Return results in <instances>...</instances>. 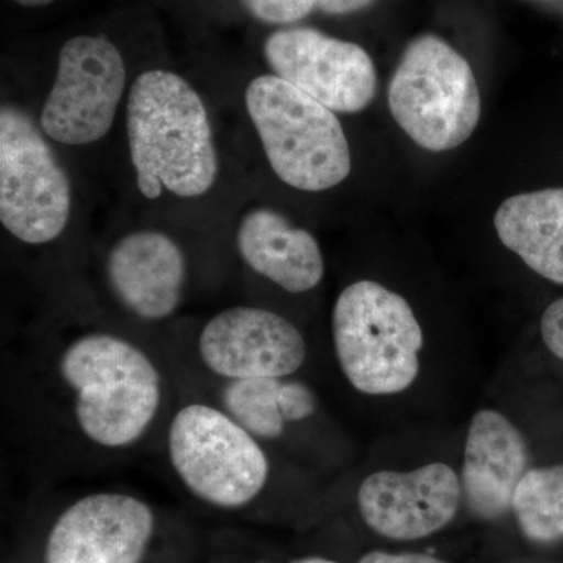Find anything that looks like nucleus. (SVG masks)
Segmentation results:
<instances>
[{"instance_id": "nucleus-24", "label": "nucleus", "mask_w": 563, "mask_h": 563, "mask_svg": "<svg viewBox=\"0 0 563 563\" xmlns=\"http://www.w3.org/2000/svg\"><path fill=\"white\" fill-rule=\"evenodd\" d=\"M290 563H339L331 559L320 558V555H309V558L295 559Z\"/></svg>"}, {"instance_id": "nucleus-13", "label": "nucleus", "mask_w": 563, "mask_h": 563, "mask_svg": "<svg viewBox=\"0 0 563 563\" xmlns=\"http://www.w3.org/2000/svg\"><path fill=\"white\" fill-rule=\"evenodd\" d=\"M529 463L531 453L521 429L495 407L476 410L466 429L461 468L463 503L474 517L484 521L506 517Z\"/></svg>"}, {"instance_id": "nucleus-6", "label": "nucleus", "mask_w": 563, "mask_h": 563, "mask_svg": "<svg viewBox=\"0 0 563 563\" xmlns=\"http://www.w3.org/2000/svg\"><path fill=\"white\" fill-rule=\"evenodd\" d=\"M388 106L399 128L431 152L462 146L483 111L472 66L433 35L407 46L388 87Z\"/></svg>"}, {"instance_id": "nucleus-1", "label": "nucleus", "mask_w": 563, "mask_h": 563, "mask_svg": "<svg viewBox=\"0 0 563 563\" xmlns=\"http://www.w3.org/2000/svg\"><path fill=\"white\" fill-rule=\"evenodd\" d=\"M55 376L74 428L98 450H131L161 417V368L125 336L103 331L77 335L58 352Z\"/></svg>"}, {"instance_id": "nucleus-10", "label": "nucleus", "mask_w": 563, "mask_h": 563, "mask_svg": "<svg viewBox=\"0 0 563 563\" xmlns=\"http://www.w3.org/2000/svg\"><path fill=\"white\" fill-rule=\"evenodd\" d=\"M265 57L277 77L335 113H357L376 95L377 74L368 52L314 29L273 33Z\"/></svg>"}, {"instance_id": "nucleus-21", "label": "nucleus", "mask_w": 563, "mask_h": 563, "mask_svg": "<svg viewBox=\"0 0 563 563\" xmlns=\"http://www.w3.org/2000/svg\"><path fill=\"white\" fill-rule=\"evenodd\" d=\"M358 563H450L433 555L421 553H387V551H369L363 554Z\"/></svg>"}, {"instance_id": "nucleus-7", "label": "nucleus", "mask_w": 563, "mask_h": 563, "mask_svg": "<svg viewBox=\"0 0 563 563\" xmlns=\"http://www.w3.org/2000/svg\"><path fill=\"white\" fill-rule=\"evenodd\" d=\"M73 209L68 174L31 118L0 111V221L20 242L47 244L65 232Z\"/></svg>"}, {"instance_id": "nucleus-8", "label": "nucleus", "mask_w": 563, "mask_h": 563, "mask_svg": "<svg viewBox=\"0 0 563 563\" xmlns=\"http://www.w3.org/2000/svg\"><path fill=\"white\" fill-rule=\"evenodd\" d=\"M125 79L124 58L106 36L80 35L66 41L54 87L41 111V129L68 146L103 139L117 117Z\"/></svg>"}, {"instance_id": "nucleus-19", "label": "nucleus", "mask_w": 563, "mask_h": 563, "mask_svg": "<svg viewBox=\"0 0 563 563\" xmlns=\"http://www.w3.org/2000/svg\"><path fill=\"white\" fill-rule=\"evenodd\" d=\"M244 3L257 20L268 24H290L317 7V0H244Z\"/></svg>"}, {"instance_id": "nucleus-22", "label": "nucleus", "mask_w": 563, "mask_h": 563, "mask_svg": "<svg viewBox=\"0 0 563 563\" xmlns=\"http://www.w3.org/2000/svg\"><path fill=\"white\" fill-rule=\"evenodd\" d=\"M372 2L373 0H317V7L329 14H350L365 9Z\"/></svg>"}, {"instance_id": "nucleus-9", "label": "nucleus", "mask_w": 563, "mask_h": 563, "mask_svg": "<svg viewBox=\"0 0 563 563\" xmlns=\"http://www.w3.org/2000/svg\"><path fill=\"white\" fill-rule=\"evenodd\" d=\"M462 504L461 473L442 461L410 470H377L357 488L363 523L396 542L428 539L443 531Z\"/></svg>"}, {"instance_id": "nucleus-4", "label": "nucleus", "mask_w": 563, "mask_h": 563, "mask_svg": "<svg viewBox=\"0 0 563 563\" xmlns=\"http://www.w3.org/2000/svg\"><path fill=\"white\" fill-rule=\"evenodd\" d=\"M244 101L282 181L296 190L324 191L350 176V143L335 111L272 74L252 80Z\"/></svg>"}, {"instance_id": "nucleus-16", "label": "nucleus", "mask_w": 563, "mask_h": 563, "mask_svg": "<svg viewBox=\"0 0 563 563\" xmlns=\"http://www.w3.org/2000/svg\"><path fill=\"white\" fill-rule=\"evenodd\" d=\"M218 406L262 443H276L317 417L320 398L295 376L262 377L224 380Z\"/></svg>"}, {"instance_id": "nucleus-23", "label": "nucleus", "mask_w": 563, "mask_h": 563, "mask_svg": "<svg viewBox=\"0 0 563 563\" xmlns=\"http://www.w3.org/2000/svg\"><path fill=\"white\" fill-rule=\"evenodd\" d=\"M18 5L27 7V9H38V7L51 5L57 0H13Z\"/></svg>"}, {"instance_id": "nucleus-14", "label": "nucleus", "mask_w": 563, "mask_h": 563, "mask_svg": "<svg viewBox=\"0 0 563 563\" xmlns=\"http://www.w3.org/2000/svg\"><path fill=\"white\" fill-rule=\"evenodd\" d=\"M107 280L121 306L139 320L158 322L177 312L187 282V258L172 236L136 231L111 247Z\"/></svg>"}, {"instance_id": "nucleus-3", "label": "nucleus", "mask_w": 563, "mask_h": 563, "mask_svg": "<svg viewBox=\"0 0 563 563\" xmlns=\"http://www.w3.org/2000/svg\"><path fill=\"white\" fill-rule=\"evenodd\" d=\"M332 344L346 383L366 398H396L420 379L426 336L412 306L376 280L344 287L333 303Z\"/></svg>"}, {"instance_id": "nucleus-15", "label": "nucleus", "mask_w": 563, "mask_h": 563, "mask_svg": "<svg viewBox=\"0 0 563 563\" xmlns=\"http://www.w3.org/2000/svg\"><path fill=\"white\" fill-rule=\"evenodd\" d=\"M236 247L252 272L291 295L312 291L324 277V257L317 239L276 210L255 209L244 214Z\"/></svg>"}, {"instance_id": "nucleus-20", "label": "nucleus", "mask_w": 563, "mask_h": 563, "mask_svg": "<svg viewBox=\"0 0 563 563\" xmlns=\"http://www.w3.org/2000/svg\"><path fill=\"white\" fill-rule=\"evenodd\" d=\"M540 335L548 352L563 362V298L544 310L540 320Z\"/></svg>"}, {"instance_id": "nucleus-12", "label": "nucleus", "mask_w": 563, "mask_h": 563, "mask_svg": "<svg viewBox=\"0 0 563 563\" xmlns=\"http://www.w3.org/2000/svg\"><path fill=\"white\" fill-rule=\"evenodd\" d=\"M155 531L150 504L129 493L96 492L60 514L44 563H141Z\"/></svg>"}, {"instance_id": "nucleus-17", "label": "nucleus", "mask_w": 563, "mask_h": 563, "mask_svg": "<svg viewBox=\"0 0 563 563\" xmlns=\"http://www.w3.org/2000/svg\"><path fill=\"white\" fill-rule=\"evenodd\" d=\"M507 250L543 279L563 285V188L512 196L495 213Z\"/></svg>"}, {"instance_id": "nucleus-5", "label": "nucleus", "mask_w": 563, "mask_h": 563, "mask_svg": "<svg viewBox=\"0 0 563 563\" xmlns=\"http://www.w3.org/2000/svg\"><path fill=\"white\" fill-rule=\"evenodd\" d=\"M166 451L184 487L220 509L250 506L272 481L265 443L214 404H184L169 421Z\"/></svg>"}, {"instance_id": "nucleus-2", "label": "nucleus", "mask_w": 563, "mask_h": 563, "mask_svg": "<svg viewBox=\"0 0 563 563\" xmlns=\"http://www.w3.org/2000/svg\"><path fill=\"white\" fill-rule=\"evenodd\" d=\"M128 136L141 195L161 198L163 188L198 198L213 187L218 154L206 106L176 73L152 69L133 81Z\"/></svg>"}, {"instance_id": "nucleus-18", "label": "nucleus", "mask_w": 563, "mask_h": 563, "mask_svg": "<svg viewBox=\"0 0 563 563\" xmlns=\"http://www.w3.org/2000/svg\"><path fill=\"white\" fill-rule=\"evenodd\" d=\"M510 514L531 542H563V463L529 466L515 488Z\"/></svg>"}, {"instance_id": "nucleus-11", "label": "nucleus", "mask_w": 563, "mask_h": 563, "mask_svg": "<svg viewBox=\"0 0 563 563\" xmlns=\"http://www.w3.org/2000/svg\"><path fill=\"white\" fill-rule=\"evenodd\" d=\"M207 372L222 380L291 377L309 355L298 325L273 310L236 306L211 317L198 336Z\"/></svg>"}]
</instances>
